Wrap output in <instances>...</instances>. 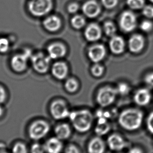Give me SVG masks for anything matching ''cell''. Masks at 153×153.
I'll return each mask as SVG.
<instances>
[{"label": "cell", "instance_id": "obj_1", "mask_svg": "<svg viewBox=\"0 0 153 153\" xmlns=\"http://www.w3.org/2000/svg\"><path fill=\"white\" fill-rule=\"evenodd\" d=\"M144 115L137 108H131L123 111L119 115L118 121L124 130L133 131L138 129L142 124Z\"/></svg>", "mask_w": 153, "mask_h": 153}, {"label": "cell", "instance_id": "obj_2", "mask_svg": "<svg viewBox=\"0 0 153 153\" xmlns=\"http://www.w3.org/2000/svg\"><path fill=\"white\" fill-rule=\"evenodd\" d=\"M75 130L80 133H85L91 128L94 115L87 109H81L70 113L69 116Z\"/></svg>", "mask_w": 153, "mask_h": 153}, {"label": "cell", "instance_id": "obj_3", "mask_svg": "<svg viewBox=\"0 0 153 153\" xmlns=\"http://www.w3.org/2000/svg\"><path fill=\"white\" fill-rule=\"evenodd\" d=\"M27 7L30 13L36 17L49 14L53 7V0H29Z\"/></svg>", "mask_w": 153, "mask_h": 153}, {"label": "cell", "instance_id": "obj_4", "mask_svg": "<svg viewBox=\"0 0 153 153\" xmlns=\"http://www.w3.org/2000/svg\"><path fill=\"white\" fill-rule=\"evenodd\" d=\"M117 94L116 88L109 86L101 88L97 94V102L102 108L110 106L114 103Z\"/></svg>", "mask_w": 153, "mask_h": 153}, {"label": "cell", "instance_id": "obj_5", "mask_svg": "<svg viewBox=\"0 0 153 153\" xmlns=\"http://www.w3.org/2000/svg\"><path fill=\"white\" fill-rule=\"evenodd\" d=\"M30 59L33 68L38 73L45 74L49 70L51 59L48 56L39 53L32 55Z\"/></svg>", "mask_w": 153, "mask_h": 153}, {"label": "cell", "instance_id": "obj_6", "mask_svg": "<svg viewBox=\"0 0 153 153\" xmlns=\"http://www.w3.org/2000/svg\"><path fill=\"white\" fill-rule=\"evenodd\" d=\"M49 131V126L44 121L34 122L30 126L28 133L30 138L34 140H38L45 137Z\"/></svg>", "mask_w": 153, "mask_h": 153}, {"label": "cell", "instance_id": "obj_7", "mask_svg": "<svg viewBox=\"0 0 153 153\" xmlns=\"http://www.w3.org/2000/svg\"><path fill=\"white\" fill-rule=\"evenodd\" d=\"M119 25L123 32L129 33L133 31L137 26L136 15L131 11H124L120 16Z\"/></svg>", "mask_w": 153, "mask_h": 153}, {"label": "cell", "instance_id": "obj_8", "mask_svg": "<svg viewBox=\"0 0 153 153\" xmlns=\"http://www.w3.org/2000/svg\"><path fill=\"white\" fill-rule=\"evenodd\" d=\"M31 52L27 50L23 53H19L14 56L11 59V65L13 70L16 72H22L27 66L28 60L32 57Z\"/></svg>", "mask_w": 153, "mask_h": 153}, {"label": "cell", "instance_id": "obj_9", "mask_svg": "<svg viewBox=\"0 0 153 153\" xmlns=\"http://www.w3.org/2000/svg\"><path fill=\"white\" fill-rule=\"evenodd\" d=\"M51 113L53 117L56 120H62L69 117L70 112L66 103L62 100L53 101L51 105Z\"/></svg>", "mask_w": 153, "mask_h": 153}, {"label": "cell", "instance_id": "obj_10", "mask_svg": "<svg viewBox=\"0 0 153 153\" xmlns=\"http://www.w3.org/2000/svg\"><path fill=\"white\" fill-rule=\"evenodd\" d=\"M90 59L94 63L102 61L106 55V49L104 45L96 44L90 47L88 52Z\"/></svg>", "mask_w": 153, "mask_h": 153}, {"label": "cell", "instance_id": "obj_11", "mask_svg": "<svg viewBox=\"0 0 153 153\" xmlns=\"http://www.w3.org/2000/svg\"><path fill=\"white\" fill-rule=\"evenodd\" d=\"M107 144L111 150L119 152L126 148L127 143L123 137L118 134H113L108 136Z\"/></svg>", "mask_w": 153, "mask_h": 153}, {"label": "cell", "instance_id": "obj_12", "mask_svg": "<svg viewBox=\"0 0 153 153\" xmlns=\"http://www.w3.org/2000/svg\"><path fill=\"white\" fill-rule=\"evenodd\" d=\"M82 10L84 14L89 18L98 16L101 12V7L95 0H89L84 3Z\"/></svg>", "mask_w": 153, "mask_h": 153}, {"label": "cell", "instance_id": "obj_13", "mask_svg": "<svg viewBox=\"0 0 153 153\" xmlns=\"http://www.w3.org/2000/svg\"><path fill=\"white\" fill-rule=\"evenodd\" d=\"M48 56L52 59H56L63 57L66 55V48L65 45L60 43L51 44L47 47Z\"/></svg>", "mask_w": 153, "mask_h": 153}, {"label": "cell", "instance_id": "obj_14", "mask_svg": "<svg viewBox=\"0 0 153 153\" xmlns=\"http://www.w3.org/2000/svg\"><path fill=\"white\" fill-rule=\"evenodd\" d=\"M85 38L89 42H96L102 36V30L96 23H91L85 28L84 33Z\"/></svg>", "mask_w": 153, "mask_h": 153}, {"label": "cell", "instance_id": "obj_15", "mask_svg": "<svg viewBox=\"0 0 153 153\" xmlns=\"http://www.w3.org/2000/svg\"><path fill=\"white\" fill-rule=\"evenodd\" d=\"M145 46V39L140 34H134L128 41V48L130 51L137 53L142 51Z\"/></svg>", "mask_w": 153, "mask_h": 153}, {"label": "cell", "instance_id": "obj_16", "mask_svg": "<svg viewBox=\"0 0 153 153\" xmlns=\"http://www.w3.org/2000/svg\"><path fill=\"white\" fill-rule=\"evenodd\" d=\"M69 69L67 65L64 62H56L51 68V72L53 76L58 80H63L67 76Z\"/></svg>", "mask_w": 153, "mask_h": 153}, {"label": "cell", "instance_id": "obj_17", "mask_svg": "<svg viewBox=\"0 0 153 153\" xmlns=\"http://www.w3.org/2000/svg\"><path fill=\"white\" fill-rule=\"evenodd\" d=\"M151 92L147 89L142 88L138 89L134 94V101L140 106H145L151 101Z\"/></svg>", "mask_w": 153, "mask_h": 153}, {"label": "cell", "instance_id": "obj_18", "mask_svg": "<svg viewBox=\"0 0 153 153\" xmlns=\"http://www.w3.org/2000/svg\"><path fill=\"white\" fill-rule=\"evenodd\" d=\"M43 25L49 32H57L62 26V21L56 15H50L45 18L43 22Z\"/></svg>", "mask_w": 153, "mask_h": 153}, {"label": "cell", "instance_id": "obj_19", "mask_svg": "<svg viewBox=\"0 0 153 153\" xmlns=\"http://www.w3.org/2000/svg\"><path fill=\"white\" fill-rule=\"evenodd\" d=\"M109 47L112 53L120 55L124 51L125 42L123 38L120 36L114 35L111 38Z\"/></svg>", "mask_w": 153, "mask_h": 153}, {"label": "cell", "instance_id": "obj_20", "mask_svg": "<svg viewBox=\"0 0 153 153\" xmlns=\"http://www.w3.org/2000/svg\"><path fill=\"white\" fill-rule=\"evenodd\" d=\"M87 149L88 153H104L105 144L100 136H97L90 140Z\"/></svg>", "mask_w": 153, "mask_h": 153}, {"label": "cell", "instance_id": "obj_21", "mask_svg": "<svg viewBox=\"0 0 153 153\" xmlns=\"http://www.w3.org/2000/svg\"><path fill=\"white\" fill-rule=\"evenodd\" d=\"M44 147L48 153H60L62 149V144L59 138L53 137L47 140Z\"/></svg>", "mask_w": 153, "mask_h": 153}, {"label": "cell", "instance_id": "obj_22", "mask_svg": "<svg viewBox=\"0 0 153 153\" xmlns=\"http://www.w3.org/2000/svg\"><path fill=\"white\" fill-rule=\"evenodd\" d=\"M111 130V126L105 118L98 119L97 124L95 128V133L98 136H102L108 133Z\"/></svg>", "mask_w": 153, "mask_h": 153}, {"label": "cell", "instance_id": "obj_23", "mask_svg": "<svg viewBox=\"0 0 153 153\" xmlns=\"http://www.w3.org/2000/svg\"><path fill=\"white\" fill-rule=\"evenodd\" d=\"M56 135L59 140H66L69 137L71 134L70 126L67 124H60L55 128Z\"/></svg>", "mask_w": 153, "mask_h": 153}, {"label": "cell", "instance_id": "obj_24", "mask_svg": "<svg viewBox=\"0 0 153 153\" xmlns=\"http://www.w3.org/2000/svg\"><path fill=\"white\" fill-rule=\"evenodd\" d=\"M65 88L69 93H74L78 89L79 83L74 78H69L66 80Z\"/></svg>", "mask_w": 153, "mask_h": 153}, {"label": "cell", "instance_id": "obj_25", "mask_svg": "<svg viewBox=\"0 0 153 153\" xmlns=\"http://www.w3.org/2000/svg\"><path fill=\"white\" fill-rule=\"evenodd\" d=\"M71 24L72 27L76 29L80 30L85 25V18L81 15H76L71 20Z\"/></svg>", "mask_w": 153, "mask_h": 153}, {"label": "cell", "instance_id": "obj_26", "mask_svg": "<svg viewBox=\"0 0 153 153\" xmlns=\"http://www.w3.org/2000/svg\"><path fill=\"white\" fill-rule=\"evenodd\" d=\"M104 31L107 36L112 37L114 36L117 32V28L114 24L111 21H106L103 26Z\"/></svg>", "mask_w": 153, "mask_h": 153}, {"label": "cell", "instance_id": "obj_27", "mask_svg": "<svg viewBox=\"0 0 153 153\" xmlns=\"http://www.w3.org/2000/svg\"><path fill=\"white\" fill-rule=\"evenodd\" d=\"M126 3L133 10H140L145 7V0H126Z\"/></svg>", "mask_w": 153, "mask_h": 153}, {"label": "cell", "instance_id": "obj_28", "mask_svg": "<svg viewBox=\"0 0 153 153\" xmlns=\"http://www.w3.org/2000/svg\"><path fill=\"white\" fill-rule=\"evenodd\" d=\"M10 48V42L8 38L0 37V53H5Z\"/></svg>", "mask_w": 153, "mask_h": 153}, {"label": "cell", "instance_id": "obj_29", "mask_svg": "<svg viewBox=\"0 0 153 153\" xmlns=\"http://www.w3.org/2000/svg\"><path fill=\"white\" fill-rule=\"evenodd\" d=\"M117 90V94L122 96H125L128 94L130 91V87L129 85L125 82H121L117 85L116 88Z\"/></svg>", "mask_w": 153, "mask_h": 153}, {"label": "cell", "instance_id": "obj_30", "mask_svg": "<svg viewBox=\"0 0 153 153\" xmlns=\"http://www.w3.org/2000/svg\"><path fill=\"white\" fill-rule=\"evenodd\" d=\"M91 72L94 76L99 77L101 76L104 72V67L99 64L96 63V64L92 66Z\"/></svg>", "mask_w": 153, "mask_h": 153}, {"label": "cell", "instance_id": "obj_31", "mask_svg": "<svg viewBox=\"0 0 153 153\" xmlns=\"http://www.w3.org/2000/svg\"><path fill=\"white\" fill-rule=\"evenodd\" d=\"M12 153H27V151L25 145L21 143H17L13 146Z\"/></svg>", "mask_w": 153, "mask_h": 153}, {"label": "cell", "instance_id": "obj_32", "mask_svg": "<svg viewBox=\"0 0 153 153\" xmlns=\"http://www.w3.org/2000/svg\"><path fill=\"white\" fill-rule=\"evenodd\" d=\"M140 28L143 32H151L153 28V24L149 20H145L140 24Z\"/></svg>", "mask_w": 153, "mask_h": 153}, {"label": "cell", "instance_id": "obj_33", "mask_svg": "<svg viewBox=\"0 0 153 153\" xmlns=\"http://www.w3.org/2000/svg\"><path fill=\"white\" fill-rule=\"evenodd\" d=\"M101 2L105 8L111 9L117 5L119 0H101Z\"/></svg>", "mask_w": 153, "mask_h": 153}, {"label": "cell", "instance_id": "obj_34", "mask_svg": "<svg viewBox=\"0 0 153 153\" xmlns=\"http://www.w3.org/2000/svg\"><path fill=\"white\" fill-rule=\"evenodd\" d=\"M46 152L44 146L38 143H35L32 145L30 150L31 153H45Z\"/></svg>", "mask_w": 153, "mask_h": 153}, {"label": "cell", "instance_id": "obj_35", "mask_svg": "<svg viewBox=\"0 0 153 153\" xmlns=\"http://www.w3.org/2000/svg\"><path fill=\"white\" fill-rule=\"evenodd\" d=\"M143 14L145 17L152 19L153 18V7L151 5H147L143 8Z\"/></svg>", "mask_w": 153, "mask_h": 153}, {"label": "cell", "instance_id": "obj_36", "mask_svg": "<svg viewBox=\"0 0 153 153\" xmlns=\"http://www.w3.org/2000/svg\"><path fill=\"white\" fill-rule=\"evenodd\" d=\"M146 126L149 132L153 134V111L149 114L147 118Z\"/></svg>", "mask_w": 153, "mask_h": 153}, {"label": "cell", "instance_id": "obj_37", "mask_svg": "<svg viewBox=\"0 0 153 153\" xmlns=\"http://www.w3.org/2000/svg\"><path fill=\"white\" fill-rule=\"evenodd\" d=\"M79 6L76 3H72L68 5V12L71 14H74L76 13L77 11L79 10Z\"/></svg>", "mask_w": 153, "mask_h": 153}, {"label": "cell", "instance_id": "obj_38", "mask_svg": "<svg viewBox=\"0 0 153 153\" xmlns=\"http://www.w3.org/2000/svg\"><path fill=\"white\" fill-rule=\"evenodd\" d=\"M65 153H80V152L77 147L71 145L66 148Z\"/></svg>", "mask_w": 153, "mask_h": 153}, {"label": "cell", "instance_id": "obj_39", "mask_svg": "<svg viewBox=\"0 0 153 153\" xmlns=\"http://www.w3.org/2000/svg\"><path fill=\"white\" fill-rule=\"evenodd\" d=\"M7 98V94L4 89L0 86V104L4 102Z\"/></svg>", "mask_w": 153, "mask_h": 153}, {"label": "cell", "instance_id": "obj_40", "mask_svg": "<svg viewBox=\"0 0 153 153\" xmlns=\"http://www.w3.org/2000/svg\"><path fill=\"white\" fill-rule=\"evenodd\" d=\"M145 81L147 85L153 87V72L145 76Z\"/></svg>", "mask_w": 153, "mask_h": 153}, {"label": "cell", "instance_id": "obj_41", "mask_svg": "<svg viewBox=\"0 0 153 153\" xmlns=\"http://www.w3.org/2000/svg\"><path fill=\"white\" fill-rule=\"evenodd\" d=\"M129 153H143V151L139 147H135L130 149Z\"/></svg>", "mask_w": 153, "mask_h": 153}, {"label": "cell", "instance_id": "obj_42", "mask_svg": "<svg viewBox=\"0 0 153 153\" xmlns=\"http://www.w3.org/2000/svg\"><path fill=\"white\" fill-rule=\"evenodd\" d=\"M7 147L6 145L3 143H0V153H4L6 152Z\"/></svg>", "mask_w": 153, "mask_h": 153}, {"label": "cell", "instance_id": "obj_43", "mask_svg": "<svg viewBox=\"0 0 153 153\" xmlns=\"http://www.w3.org/2000/svg\"><path fill=\"white\" fill-rule=\"evenodd\" d=\"M3 113V109L1 106H0V117L2 116Z\"/></svg>", "mask_w": 153, "mask_h": 153}, {"label": "cell", "instance_id": "obj_44", "mask_svg": "<svg viewBox=\"0 0 153 153\" xmlns=\"http://www.w3.org/2000/svg\"><path fill=\"white\" fill-rule=\"evenodd\" d=\"M151 1V2L153 3V0H149Z\"/></svg>", "mask_w": 153, "mask_h": 153}, {"label": "cell", "instance_id": "obj_45", "mask_svg": "<svg viewBox=\"0 0 153 153\" xmlns=\"http://www.w3.org/2000/svg\"><path fill=\"white\" fill-rule=\"evenodd\" d=\"M7 153L6 152H4V153Z\"/></svg>", "mask_w": 153, "mask_h": 153}]
</instances>
